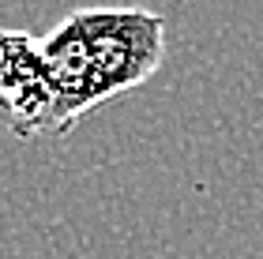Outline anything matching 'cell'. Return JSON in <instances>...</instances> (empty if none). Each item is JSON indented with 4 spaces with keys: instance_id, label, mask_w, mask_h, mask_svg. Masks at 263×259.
I'll list each match as a JSON object with an SVG mask.
<instances>
[{
    "instance_id": "6da1fadb",
    "label": "cell",
    "mask_w": 263,
    "mask_h": 259,
    "mask_svg": "<svg viewBox=\"0 0 263 259\" xmlns=\"http://www.w3.org/2000/svg\"><path fill=\"white\" fill-rule=\"evenodd\" d=\"M79 49L90 64L98 98L143 87L162 68L165 56V19L147 8H76L68 11Z\"/></svg>"
},
{
    "instance_id": "7a4b0ae2",
    "label": "cell",
    "mask_w": 263,
    "mask_h": 259,
    "mask_svg": "<svg viewBox=\"0 0 263 259\" xmlns=\"http://www.w3.org/2000/svg\"><path fill=\"white\" fill-rule=\"evenodd\" d=\"M0 124L15 139L57 135V90L42 45L27 30L0 27Z\"/></svg>"
}]
</instances>
